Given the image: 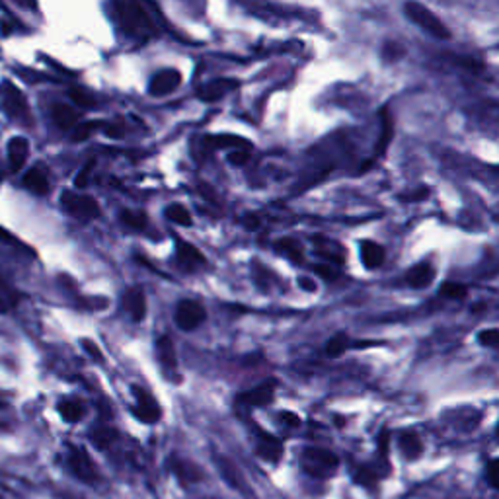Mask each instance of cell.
<instances>
[{
	"label": "cell",
	"mask_w": 499,
	"mask_h": 499,
	"mask_svg": "<svg viewBox=\"0 0 499 499\" xmlns=\"http://www.w3.org/2000/svg\"><path fill=\"white\" fill-rule=\"evenodd\" d=\"M248 148H236V150H230V152H228V162L234 164V166H244V164H248Z\"/></svg>",
	"instance_id": "obj_38"
},
{
	"label": "cell",
	"mask_w": 499,
	"mask_h": 499,
	"mask_svg": "<svg viewBox=\"0 0 499 499\" xmlns=\"http://www.w3.org/2000/svg\"><path fill=\"white\" fill-rule=\"evenodd\" d=\"M23 185L35 195H47L49 193V180H47L45 172L41 168H32L23 176Z\"/></svg>",
	"instance_id": "obj_22"
},
{
	"label": "cell",
	"mask_w": 499,
	"mask_h": 499,
	"mask_svg": "<svg viewBox=\"0 0 499 499\" xmlns=\"http://www.w3.org/2000/svg\"><path fill=\"white\" fill-rule=\"evenodd\" d=\"M486 478H488V484L493 489L499 488V460L498 458H491L486 468Z\"/></svg>",
	"instance_id": "obj_36"
},
{
	"label": "cell",
	"mask_w": 499,
	"mask_h": 499,
	"mask_svg": "<svg viewBox=\"0 0 499 499\" xmlns=\"http://www.w3.org/2000/svg\"><path fill=\"white\" fill-rule=\"evenodd\" d=\"M205 318H207L205 308L192 298L180 301L178 307H176V312H174V320H176L178 328L183 329V332H193L201 322H205Z\"/></svg>",
	"instance_id": "obj_5"
},
{
	"label": "cell",
	"mask_w": 499,
	"mask_h": 499,
	"mask_svg": "<svg viewBox=\"0 0 499 499\" xmlns=\"http://www.w3.org/2000/svg\"><path fill=\"white\" fill-rule=\"evenodd\" d=\"M59 414H61L63 420L68 421V423H77V421L82 420L84 408H82V404L77 402V400H65V402L59 404Z\"/></svg>",
	"instance_id": "obj_26"
},
{
	"label": "cell",
	"mask_w": 499,
	"mask_h": 499,
	"mask_svg": "<svg viewBox=\"0 0 499 499\" xmlns=\"http://www.w3.org/2000/svg\"><path fill=\"white\" fill-rule=\"evenodd\" d=\"M176 261L182 267L183 272H197L199 267H203L207 260L199 250L193 246L192 242L182 238H176Z\"/></svg>",
	"instance_id": "obj_9"
},
{
	"label": "cell",
	"mask_w": 499,
	"mask_h": 499,
	"mask_svg": "<svg viewBox=\"0 0 499 499\" xmlns=\"http://www.w3.org/2000/svg\"><path fill=\"white\" fill-rule=\"evenodd\" d=\"M361 260L367 269H376L385 261V248L373 240H363L361 242Z\"/></svg>",
	"instance_id": "obj_17"
},
{
	"label": "cell",
	"mask_w": 499,
	"mask_h": 499,
	"mask_svg": "<svg viewBox=\"0 0 499 499\" xmlns=\"http://www.w3.org/2000/svg\"><path fill=\"white\" fill-rule=\"evenodd\" d=\"M133 394L136 398V406L133 408V414L145 423H156L162 416L159 402L150 396L145 388H139V386H133Z\"/></svg>",
	"instance_id": "obj_10"
},
{
	"label": "cell",
	"mask_w": 499,
	"mask_h": 499,
	"mask_svg": "<svg viewBox=\"0 0 499 499\" xmlns=\"http://www.w3.org/2000/svg\"><path fill=\"white\" fill-rule=\"evenodd\" d=\"M429 195V187H425V185H421L420 190L416 193H408V195H402L400 199H404V201H414V203H418V201H423L425 197Z\"/></svg>",
	"instance_id": "obj_40"
},
{
	"label": "cell",
	"mask_w": 499,
	"mask_h": 499,
	"mask_svg": "<svg viewBox=\"0 0 499 499\" xmlns=\"http://www.w3.org/2000/svg\"><path fill=\"white\" fill-rule=\"evenodd\" d=\"M258 454L261 458L277 462L283 456V442L277 437H273L269 433H260V441H258Z\"/></svg>",
	"instance_id": "obj_16"
},
{
	"label": "cell",
	"mask_w": 499,
	"mask_h": 499,
	"mask_svg": "<svg viewBox=\"0 0 499 499\" xmlns=\"http://www.w3.org/2000/svg\"><path fill=\"white\" fill-rule=\"evenodd\" d=\"M180 84H182V72L176 70V68H164L150 79L148 94L150 96H166V94L178 90Z\"/></svg>",
	"instance_id": "obj_11"
},
{
	"label": "cell",
	"mask_w": 499,
	"mask_h": 499,
	"mask_svg": "<svg viewBox=\"0 0 499 499\" xmlns=\"http://www.w3.org/2000/svg\"><path fill=\"white\" fill-rule=\"evenodd\" d=\"M2 178H4V172H2V168H0V182H2Z\"/></svg>",
	"instance_id": "obj_45"
},
{
	"label": "cell",
	"mask_w": 499,
	"mask_h": 499,
	"mask_svg": "<svg viewBox=\"0 0 499 499\" xmlns=\"http://www.w3.org/2000/svg\"><path fill=\"white\" fill-rule=\"evenodd\" d=\"M433 279H435V267L431 263H416L406 273V283L414 289H425L433 283Z\"/></svg>",
	"instance_id": "obj_15"
},
{
	"label": "cell",
	"mask_w": 499,
	"mask_h": 499,
	"mask_svg": "<svg viewBox=\"0 0 499 499\" xmlns=\"http://www.w3.org/2000/svg\"><path fill=\"white\" fill-rule=\"evenodd\" d=\"M466 293H468V289L460 283H445L441 287V295L447 296V298H456V301H460V298H465Z\"/></svg>",
	"instance_id": "obj_33"
},
{
	"label": "cell",
	"mask_w": 499,
	"mask_h": 499,
	"mask_svg": "<svg viewBox=\"0 0 499 499\" xmlns=\"http://www.w3.org/2000/svg\"><path fill=\"white\" fill-rule=\"evenodd\" d=\"M92 166H94V162H88L82 170H80V174L77 176V180H74V185L77 187H86V183H88V176H90V170H92Z\"/></svg>",
	"instance_id": "obj_41"
},
{
	"label": "cell",
	"mask_w": 499,
	"mask_h": 499,
	"mask_svg": "<svg viewBox=\"0 0 499 499\" xmlns=\"http://www.w3.org/2000/svg\"><path fill=\"white\" fill-rule=\"evenodd\" d=\"M0 102H2V110L14 119H23L28 115V102L22 92L12 82H4L0 86Z\"/></svg>",
	"instance_id": "obj_6"
},
{
	"label": "cell",
	"mask_w": 499,
	"mask_h": 499,
	"mask_svg": "<svg viewBox=\"0 0 499 499\" xmlns=\"http://www.w3.org/2000/svg\"><path fill=\"white\" fill-rule=\"evenodd\" d=\"M238 88V82L232 79H215L211 80V82H207L203 84L199 90H197V98L201 100V102H218V100H223L227 94H230L232 90H236Z\"/></svg>",
	"instance_id": "obj_12"
},
{
	"label": "cell",
	"mask_w": 499,
	"mask_h": 499,
	"mask_svg": "<svg viewBox=\"0 0 499 499\" xmlns=\"http://www.w3.org/2000/svg\"><path fill=\"white\" fill-rule=\"evenodd\" d=\"M205 145L211 148L234 147V150H236V148H248V141L234 135H211L205 139Z\"/></svg>",
	"instance_id": "obj_25"
},
{
	"label": "cell",
	"mask_w": 499,
	"mask_h": 499,
	"mask_svg": "<svg viewBox=\"0 0 499 499\" xmlns=\"http://www.w3.org/2000/svg\"><path fill=\"white\" fill-rule=\"evenodd\" d=\"M279 420L283 421L285 425H289V427H298V425H301L298 416L293 414V411H281V414H279Z\"/></svg>",
	"instance_id": "obj_43"
},
{
	"label": "cell",
	"mask_w": 499,
	"mask_h": 499,
	"mask_svg": "<svg viewBox=\"0 0 499 499\" xmlns=\"http://www.w3.org/2000/svg\"><path fill=\"white\" fill-rule=\"evenodd\" d=\"M273 248L275 252L279 254V256H285L287 260L295 261V263H303L305 261V252H303V246L293 238H281L277 240L275 244H273Z\"/></svg>",
	"instance_id": "obj_20"
},
{
	"label": "cell",
	"mask_w": 499,
	"mask_h": 499,
	"mask_svg": "<svg viewBox=\"0 0 499 499\" xmlns=\"http://www.w3.org/2000/svg\"><path fill=\"white\" fill-rule=\"evenodd\" d=\"M30 156V143L26 136H14L8 143V164L10 172H20L26 164V160Z\"/></svg>",
	"instance_id": "obj_14"
},
{
	"label": "cell",
	"mask_w": 499,
	"mask_h": 499,
	"mask_svg": "<svg viewBox=\"0 0 499 499\" xmlns=\"http://www.w3.org/2000/svg\"><path fill=\"white\" fill-rule=\"evenodd\" d=\"M166 218L172 221V223H176V225H180V227H192L193 225L192 213L180 203L170 205V207L166 209Z\"/></svg>",
	"instance_id": "obj_28"
},
{
	"label": "cell",
	"mask_w": 499,
	"mask_h": 499,
	"mask_svg": "<svg viewBox=\"0 0 499 499\" xmlns=\"http://www.w3.org/2000/svg\"><path fill=\"white\" fill-rule=\"evenodd\" d=\"M123 307L135 322H143L147 316V296L141 287H131L123 295Z\"/></svg>",
	"instance_id": "obj_13"
},
{
	"label": "cell",
	"mask_w": 499,
	"mask_h": 499,
	"mask_svg": "<svg viewBox=\"0 0 499 499\" xmlns=\"http://www.w3.org/2000/svg\"><path fill=\"white\" fill-rule=\"evenodd\" d=\"M478 340L482 345H486V347H498V340H499V332L496 328H489L486 332H482L480 336H478Z\"/></svg>",
	"instance_id": "obj_39"
},
{
	"label": "cell",
	"mask_w": 499,
	"mask_h": 499,
	"mask_svg": "<svg viewBox=\"0 0 499 499\" xmlns=\"http://www.w3.org/2000/svg\"><path fill=\"white\" fill-rule=\"evenodd\" d=\"M301 465L305 468L308 476L312 478H329L340 466V458L328 449L320 447H308L303 451Z\"/></svg>",
	"instance_id": "obj_2"
},
{
	"label": "cell",
	"mask_w": 499,
	"mask_h": 499,
	"mask_svg": "<svg viewBox=\"0 0 499 499\" xmlns=\"http://www.w3.org/2000/svg\"><path fill=\"white\" fill-rule=\"evenodd\" d=\"M172 470H174V474L180 478L182 482H187V484H193V482H199L201 480V472H199V468L192 462H187V460H174L172 462Z\"/></svg>",
	"instance_id": "obj_24"
},
{
	"label": "cell",
	"mask_w": 499,
	"mask_h": 499,
	"mask_svg": "<svg viewBox=\"0 0 499 499\" xmlns=\"http://www.w3.org/2000/svg\"><path fill=\"white\" fill-rule=\"evenodd\" d=\"M380 119H383V129H380L378 145H376V159H380V156L385 154L386 148L390 145V141H392V135H394V123H392V115L388 112V108L383 110Z\"/></svg>",
	"instance_id": "obj_23"
},
{
	"label": "cell",
	"mask_w": 499,
	"mask_h": 499,
	"mask_svg": "<svg viewBox=\"0 0 499 499\" xmlns=\"http://www.w3.org/2000/svg\"><path fill=\"white\" fill-rule=\"evenodd\" d=\"M347 347H349V338H347L345 334H336V336L329 338L328 343H326V353L332 355V357H338V355H341Z\"/></svg>",
	"instance_id": "obj_29"
},
{
	"label": "cell",
	"mask_w": 499,
	"mask_h": 499,
	"mask_svg": "<svg viewBox=\"0 0 499 499\" xmlns=\"http://www.w3.org/2000/svg\"><path fill=\"white\" fill-rule=\"evenodd\" d=\"M61 203L65 207V211L70 213L72 216H77L80 221H92V218H98L102 209L100 203L90 197V195H84V193H74V192H65L61 195Z\"/></svg>",
	"instance_id": "obj_4"
},
{
	"label": "cell",
	"mask_w": 499,
	"mask_h": 499,
	"mask_svg": "<svg viewBox=\"0 0 499 499\" xmlns=\"http://www.w3.org/2000/svg\"><path fill=\"white\" fill-rule=\"evenodd\" d=\"M314 273L320 275V277H324V279H328V281H334L340 275L338 267L332 265V263H318V265H314Z\"/></svg>",
	"instance_id": "obj_37"
},
{
	"label": "cell",
	"mask_w": 499,
	"mask_h": 499,
	"mask_svg": "<svg viewBox=\"0 0 499 499\" xmlns=\"http://www.w3.org/2000/svg\"><path fill=\"white\" fill-rule=\"evenodd\" d=\"M275 388L277 383L275 380H267V383H261L260 386L252 388L248 392L240 394L236 398V404L244 406V408H261V406H267L272 404L273 396H275Z\"/></svg>",
	"instance_id": "obj_8"
},
{
	"label": "cell",
	"mask_w": 499,
	"mask_h": 499,
	"mask_svg": "<svg viewBox=\"0 0 499 499\" xmlns=\"http://www.w3.org/2000/svg\"><path fill=\"white\" fill-rule=\"evenodd\" d=\"M115 16L119 20V26L129 37L147 39L156 34V26L152 18L148 16L147 6L139 2H115Z\"/></svg>",
	"instance_id": "obj_1"
},
{
	"label": "cell",
	"mask_w": 499,
	"mask_h": 499,
	"mask_svg": "<svg viewBox=\"0 0 499 499\" xmlns=\"http://www.w3.org/2000/svg\"><path fill=\"white\" fill-rule=\"evenodd\" d=\"M100 125H102L100 121H90V123L77 125V127H74V133H72V139H74L77 143H80V141H86V139L92 135V131H94V129H98Z\"/></svg>",
	"instance_id": "obj_34"
},
{
	"label": "cell",
	"mask_w": 499,
	"mask_h": 499,
	"mask_svg": "<svg viewBox=\"0 0 499 499\" xmlns=\"http://www.w3.org/2000/svg\"><path fill=\"white\" fill-rule=\"evenodd\" d=\"M121 223L125 227L133 228V230H145L148 225V216L145 211L125 209V211H121Z\"/></svg>",
	"instance_id": "obj_27"
},
{
	"label": "cell",
	"mask_w": 499,
	"mask_h": 499,
	"mask_svg": "<svg viewBox=\"0 0 499 499\" xmlns=\"http://www.w3.org/2000/svg\"><path fill=\"white\" fill-rule=\"evenodd\" d=\"M376 478H378L376 470H374V468H369V466H361V468L355 472V482L361 484V486H367V488L374 486Z\"/></svg>",
	"instance_id": "obj_32"
},
{
	"label": "cell",
	"mask_w": 499,
	"mask_h": 499,
	"mask_svg": "<svg viewBox=\"0 0 499 499\" xmlns=\"http://www.w3.org/2000/svg\"><path fill=\"white\" fill-rule=\"evenodd\" d=\"M68 465H70V470L74 472V476L80 478L82 482L86 484H94L98 482V468L96 465L90 460L88 453L84 449H70V454H68Z\"/></svg>",
	"instance_id": "obj_7"
},
{
	"label": "cell",
	"mask_w": 499,
	"mask_h": 499,
	"mask_svg": "<svg viewBox=\"0 0 499 499\" xmlns=\"http://www.w3.org/2000/svg\"><path fill=\"white\" fill-rule=\"evenodd\" d=\"M404 47L400 45V43H394V41H390V43H385V47H383V57H385V61H398L400 57H404Z\"/></svg>",
	"instance_id": "obj_35"
},
{
	"label": "cell",
	"mask_w": 499,
	"mask_h": 499,
	"mask_svg": "<svg viewBox=\"0 0 499 499\" xmlns=\"http://www.w3.org/2000/svg\"><path fill=\"white\" fill-rule=\"evenodd\" d=\"M82 345H84V349H86V352H88V353H90L92 357H94V359H96L98 363H102V361H103V355H102V352L98 349V345H96L94 341L84 340V341H82Z\"/></svg>",
	"instance_id": "obj_42"
},
{
	"label": "cell",
	"mask_w": 499,
	"mask_h": 499,
	"mask_svg": "<svg viewBox=\"0 0 499 499\" xmlns=\"http://www.w3.org/2000/svg\"><path fill=\"white\" fill-rule=\"evenodd\" d=\"M404 12L411 22L420 26L421 30H425L427 34H431L437 39H451V32L447 30V26L433 14L427 6H423L421 2H406Z\"/></svg>",
	"instance_id": "obj_3"
},
{
	"label": "cell",
	"mask_w": 499,
	"mask_h": 499,
	"mask_svg": "<svg viewBox=\"0 0 499 499\" xmlns=\"http://www.w3.org/2000/svg\"><path fill=\"white\" fill-rule=\"evenodd\" d=\"M156 355H159L160 363L166 371H174L176 373V367H178V361H176V349H174V341L168 338V336H160L156 340Z\"/></svg>",
	"instance_id": "obj_19"
},
{
	"label": "cell",
	"mask_w": 499,
	"mask_h": 499,
	"mask_svg": "<svg viewBox=\"0 0 499 499\" xmlns=\"http://www.w3.org/2000/svg\"><path fill=\"white\" fill-rule=\"evenodd\" d=\"M398 442H400V451H402V454H404L408 460H416V458H420L421 453H423V442H421L420 437L414 431L402 433Z\"/></svg>",
	"instance_id": "obj_21"
},
{
	"label": "cell",
	"mask_w": 499,
	"mask_h": 499,
	"mask_svg": "<svg viewBox=\"0 0 499 499\" xmlns=\"http://www.w3.org/2000/svg\"><path fill=\"white\" fill-rule=\"evenodd\" d=\"M115 439H117V431L114 427H100V429L92 433V441L96 442V447H100V449L110 447Z\"/></svg>",
	"instance_id": "obj_30"
},
{
	"label": "cell",
	"mask_w": 499,
	"mask_h": 499,
	"mask_svg": "<svg viewBox=\"0 0 499 499\" xmlns=\"http://www.w3.org/2000/svg\"><path fill=\"white\" fill-rule=\"evenodd\" d=\"M53 119H55V123L59 125V129L70 131V129H74L77 123H79L80 114L74 108L67 105V103H55V105H53Z\"/></svg>",
	"instance_id": "obj_18"
},
{
	"label": "cell",
	"mask_w": 499,
	"mask_h": 499,
	"mask_svg": "<svg viewBox=\"0 0 499 499\" xmlns=\"http://www.w3.org/2000/svg\"><path fill=\"white\" fill-rule=\"evenodd\" d=\"M298 285H301V289H305L308 293H314V291H316V283H314L312 279H308V277H301Z\"/></svg>",
	"instance_id": "obj_44"
},
{
	"label": "cell",
	"mask_w": 499,
	"mask_h": 499,
	"mask_svg": "<svg viewBox=\"0 0 499 499\" xmlns=\"http://www.w3.org/2000/svg\"><path fill=\"white\" fill-rule=\"evenodd\" d=\"M68 96H70V100L77 103L79 108H92V105H96L94 96L88 94L84 88H70V90H68Z\"/></svg>",
	"instance_id": "obj_31"
}]
</instances>
